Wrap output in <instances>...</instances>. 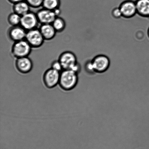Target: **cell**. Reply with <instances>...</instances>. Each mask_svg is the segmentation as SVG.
Wrapping results in <instances>:
<instances>
[{
	"label": "cell",
	"mask_w": 149,
	"mask_h": 149,
	"mask_svg": "<svg viewBox=\"0 0 149 149\" xmlns=\"http://www.w3.org/2000/svg\"><path fill=\"white\" fill-rule=\"evenodd\" d=\"M78 74L71 70H63L61 73L59 84L65 90L75 87L79 81Z\"/></svg>",
	"instance_id": "1"
},
{
	"label": "cell",
	"mask_w": 149,
	"mask_h": 149,
	"mask_svg": "<svg viewBox=\"0 0 149 149\" xmlns=\"http://www.w3.org/2000/svg\"><path fill=\"white\" fill-rule=\"evenodd\" d=\"M32 48L25 39L15 42L11 48L13 56L17 58L29 57Z\"/></svg>",
	"instance_id": "2"
},
{
	"label": "cell",
	"mask_w": 149,
	"mask_h": 149,
	"mask_svg": "<svg viewBox=\"0 0 149 149\" xmlns=\"http://www.w3.org/2000/svg\"><path fill=\"white\" fill-rule=\"evenodd\" d=\"M95 72L102 73L110 68L111 62L109 57L104 55H96L91 60Z\"/></svg>",
	"instance_id": "3"
},
{
	"label": "cell",
	"mask_w": 149,
	"mask_h": 149,
	"mask_svg": "<svg viewBox=\"0 0 149 149\" xmlns=\"http://www.w3.org/2000/svg\"><path fill=\"white\" fill-rule=\"evenodd\" d=\"M25 40L32 48H38L43 45L45 39L39 29L28 31L26 33Z\"/></svg>",
	"instance_id": "4"
},
{
	"label": "cell",
	"mask_w": 149,
	"mask_h": 149,
	"mask_svg": "<svg viewBox=\"0 0 149 149\" xmlns=\"http://www.w3.org/2000/svg\"><path fill=\"white\" fill-rule=\"evenodd\" d=\"M58 60L60 62L63 70H72L78 63L77 56L70 51H65L60 55Z\"/></svg>",
	"instance_id": "5"
},
{
	"label": "cell",
	"mask_w": 149,
	"mask_h": 149,
	"mask_svg": "<svg viewBox=\"0 0 149 149\" xmlns=\"http://www.w3.org/2000/svg\"><path fill=\"white\" fill-rule=\"evenodd\" d=\"M39 23L36 14L30 11L22 16L20 25L27 31L38 28Z\"/></svg>",
	"instance_id": "6"
},
{
	"label": "cell",
	"mask_w": 149,
	"mask_h": 149,
	"mask_svg": "<svg viewBox=\"0 0 149 149\" xmlns=\"http://www.w3.org/2000/svg\"><path fill=\"white\" fill-rule=\"evenodd\" d=\"M122 17L126 19L132 18L137 14L135 1L132 0H126L123 1L119 6Z\"/></svg>",
	"instance_id": "7"
},
{
	"label": "cell",
	"mask_w": 149,
	"mask_h": 149,
	"mask_svg": "<svg viewBox=\"0 0 149 149\" xmlns=\"http://www.w3.org/2000/svg\"><path fill=\"white\" fill-rule=\"evenodd\" d=\"M61 72L52 68L47 70L43 75V81L49 88H52L59 83Z\"/></svg>",
	"instance_id": "8"
},
{
	"label": "cell",
	"mask_w": 149,
	"mask_h": 149,
	"mask_svg": "<svg viewBox=\"0 0 149 149\" xmlns=\"http://www.w3.org/2000/svg\"><path fill=\"white\" fill-rule=\"evenodd\" d=\"M39 23L41 24H52L57 17L53 11L43 8L36 13Z\"/></svg>",
	"instance_id": "9"
},
{
	"label": "cell",
	"mask_w": 149,
	"mask_h": 149,
	"mask_svg": "<svg viewBox=\"0 0 149 149\" xmlns=\"http://www.w3.org/2000/svg\"><path fill=\"white\" fill-rule=\"evenodd\" d=\"M27 31L20 25L12 26L9 29L8 35L11 40L15 42L25 39Z\"/></svg>",
	"instance_id": "10"
},
{
	"label": "cell",
	"mask_w": 149,
	"mask_h": 149,
	"mask_svg": "<svg viewBox=\"0 0 149 149\" xmlns=\"http://www.w3.org/2000/svg\"><path fill=\"white\" fill-rule=\"evenodd\" d=\"M15 66L20 72L22 73H27L33 68V61L29 57L17 58L15 62Z\"/></svg>",
	"instance_id": "11"
},
{
	"label": "cell",
	"mask_w": 149,
	"mask_h": 149,
	"mask_svg": "<svg viewBox=\"0 0 149 149\" xmlns=\"http://www.w3.org/2000/svg\"><path fill=\"white\" fill-rule=\"evenodd\" d=\"M39 29L45 40H52L56 36L57 32L52 24H42Z\"/></svg>",
	"instance_id": "12"
},
{
	"label": "cell",
	"mask_w": 149,
	"mask_h": 149,
	"mask_svg": "<svg viewBox=\"0 0 149 149\" xmlns=\"http://www.w3.org/2000/svg\"><path fill=\"white\" fill-rule=\"evenodd\" d=\"M137 14L143 17H149V0L135 1Z\"/></svg>",
	"instance_id": "13"
},
{
	"label": "cell",
	"mask_w": 149,
	"mask_h": 149,
	"mask_svg": "<svg viewBox=\"0 0 149 149\" xmlns=\"http://www.w3.org/2000/svg\"><path fill=\"white\" fill-rule=\"evenodd\" d=\"M30 6L25 1L14 4L13 10L14 12L22 16L30 11Z\"/></svg>",
	"instance_id": "14"
},
{
	"label": "cell",
	"mask_w": 149,
	"mask_h": 149,
	"mask_svg": "<svg viewBox=\"0 0 149 149\" xmlns=\"http://www.w3.org/2000/svg\"><path fill=\"white\" fill-rule=\"evenodd\" d=\"M60 0H43L42 6L47 9L55 11L59 8Z\"/></svg>",
	"instance_id": "15"
},
{
	"label": "cell",
	"mask_w": 149,
	"mask_h": 149,
	"mask_svg": "<svg viewBox=\"0 0 149 149\" xmlns=\"http://www.w3.org/2000/svg\"><path fill=\"white\" fill-rule=\"evenodd\" d=\"M52 24L57 33H61L63 31L66 27L65 20L59 16L56 17Z\"/></svg>",
	"instance_id": "16"
},
{
	"label": "cell",
	"mask_w": 149,
	"mask_h": 149,
	"mask_svg": "<svg viewBox=\"0 0 149 149\" xmlns=\"http://www.w3.org/2000/svg\"><path fill=\"white\" fill-rule=\"evenodd\" d=\"M21 16L14 12L9 15L8 21L12 26L20 25L21 22Z\"/></svg>",
	"instance_id": "17"
},
{
	"label": "cell",
	"mask_w": 149,
	"mask_h": 149,
	"mask_svg": "<svg viewBox=\"0 0 149 149\" xmlns=\"http://www.w3.org/2000/svg\"><path fill=\"white\" fill-rule=\"evenodd\" d=\"M84 69L85 72L88 74H93L95 72L92 63V60L87 61L84 65Z\"/></svg>",
	"instance_id": "18"
},
{
	"label": "cell",
	"mask_w": 149,
	"mask_h": 149,
	"mask_svg": "<svg viewBox=\"0 0 149 149\" xmlns=\"http://www.w3.org/2000/svg\"><path fill=\"white\" fill-rule=\"evenodd\" d=\"M30 7L38 8L42 6L43 0H25Z\"/></svg>",
	"instance_id": "19"
},
{
	"label": "cell",
	"mask_w": 149,
	"mask_h": 149,
	"mask_svg": "<svg viewBox=\"0 0 149 149\" xmlns=\"http://www.w3.org/2000/svg\"><path fill=\"white\" fill-rule=\"evenodd\" d=\"M51 68L60 72L62 71V70H63L62 65L58 60L54 61L52 62Z\"/></svg>",
	"instance_id": "20"
},
{
	"label": "cell",
	"mask_w": 149,
	"mask_h": 149,
	"mask_svg": "<svg viewBox=\"0 0 149 149\" xmlns=\"http://www.w3.org/2000/svg\"><path fill=\"white\" fill-rule=\"evenodd\" d=\"M112 17L115 19H118L122 17V13L119 7H116L112 10L111 12Z\"/></svg>",
	"instance_id": "21"
},
{
	"label": "cell",
	"mask_w": 149,
	"mask_h": 149,
	"mask_svg": "<svg viewBox=\"0 0 149 149\" xmlns=\"http://www.w3.org/2000/svg\"><path fill=\"white\" fill-rule=\"evenodd\" d=\"M11 3L13 4H15L17 3L21 2V1H24L25 0H8Z\"/></svg>",
	"instance_id": "22"
},
{
	"label": "cell",
	"mask_w": 149,
	"mask_h": 149,
	"mask_svg": "<svg viewBox=\"0 0 149 149\" xmlns=\"http://www.w3.org/2000/svg\"><path fill=\"white\" fill-rule=\"evenodd\" d=\"M147 36H148V37L149 39V27H148V30H147Z\"/></svg>",
	"instance_id": "23"
}]
</instances>
